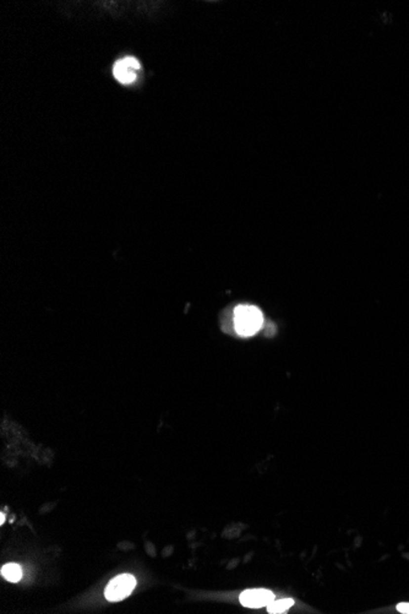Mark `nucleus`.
I'll list each match as a JSON object with an SVG mask.
<instances>
[{
	"mask_svg": "<svg viewBox=\"0 0 409 614\" xmlns=\"http://www.w3.org/2000/svg\"><path fill=\"white\" fill-rule=\"evenodd\" d=\"M233 324L235 331L240 336H252L262 327V311L257 307L249 304L238 306L233 311Z\"/></svg>",
	"mask_w": 409,
	"mask_h": 614,
	"instance_id": "f257e3e1",
	"label": "nucleus"
},
{
	"mask_svg": "<svg viewBox=\"0 0 409 614\" xmlns=\"http://www.w3.org/2000/svg\"><path fill=\"white\" fill-rule=\"evenodd\" d=\"M136 586V579L130 574H122L112 580L106 588V598L111 602H118L132 592Z\"/></svg>",
	"mask_w": 409,
	"mask_h": 614,
	"instance_id": "f03ea898",
	"label": "nucleus"
},
{
	"mask_svg": "<svg viewBox=\"0 0 409 614\" xmlns=\"http://www.w3.org/2000/svg\"><path fill=\"white\" fill-rule=\"evenodd\" d=\"M140 69H141V65L136 58L125 57L114 64L113 75L118 83L123 85H130L136 81Z\"/></svg>",
	"mask_w": 409,
	"mask_h": 614,
	"instance_id": "7ed1b4c3",
	"label": "nucleus"
},
{
	"mask_svg": "<svg viewBox=\"0 0 409 614\" xmlns=\"http://www.w3.org/2000/svg\"><path fill=\"white\" fill-rule=\"evenodd\" d=\"M275 600V595L271 591L263 588H254L246 590L240 595V603L244 607L260 608L263 606H268Z\"/></svg>",
	"mask_w": 409,
	"mask_h": 614,
	"instance_id": "20e7f679",
	"label": "nucleus"
},
{
	"mask_svg": "<svg viewBox=\"0 0 409 614\" xmlns=\"http://www.w3.org/2000/svg\"><path fill=\"white\" fill-rule=\"evenodd\" d=\"M1 575L4 579H6L7 581H10V582L20 581L22 577L21 567L17 564H14V563L5 564L4 567L1 568Z\"/></svg>",
	"mask_w": 409,
	"mask_h": 614,
	"instance_id": "39448f33",
	"label": "nucleus"
},
{
	"mask_svg": "<svg viewBox=\"0 0 409 614\" xmlns=\"http://www.w3.org/2000/svg\"><path fill=\"white\" fill-rule=\"evenodd\" d=\"M293 605H294V601L292 600V598H286V600L275 601V602L272 601V602L267 606V612L268 613H285L286 611L289 610Z\"/></svg>",
	"mask_w": 409,
	"mask_h": 614,
	"instance_id": "423d86ee",
	"label": "nucleus"
},
{
	"mask_svg": "<svg viewBox=\"0 0 409 614\" xmlns=\"http://www.w3.org/2000/svg\"><path fill=\"white\" fill-rule=\"evenodd\" d=\"M397 610L398 612L401 613H405V614H409V603H400L397 606Z\"/></svg>",
	"mask_w": 409,
	"mask_h": 614,
	"instance_id": "0eeeda50",
	"label": "nucleus"
},
{
	"mask_svg": "<svg viewBox=\"0 0 409 614\" xmlns=\"http://www.w3.org/2000/svg\"><path fill=\"white\" fill-rule=\"evenodd\" d=\"M4 521H5V515L4 514H1V515H0V524H4Z\"/></svg>",
	"mask_w": 409,
	"mask_h": 614,
	"instance_id": "6e6552de",
	"label": "nucleus"
}]
</instances>
